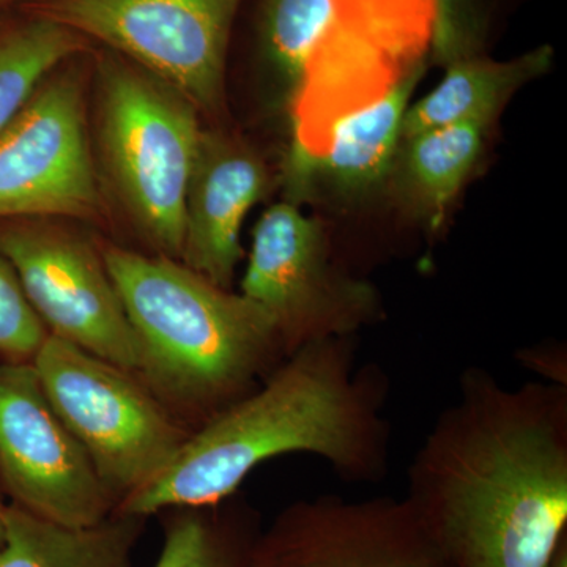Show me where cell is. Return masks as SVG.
Segmentation results:
<instances>
[{
    "instance_id": "obj_1",
    "label": "cell",
    "mask_w": 567,
    "mask_h": 567,
    "mask_svg": "<svg viewBox=\"0 0 567 567\" xmlns=\"http://www.w3.org/2000/svg\"><path fill=\"white\" fill-rule=\"evenodd\" d=\"M404 498L446 567H546L567 537V386L466 368Z\"/></svg>"
},
{
    "instance_id": "obj_2",
    "label": "cell",
    "mask_w": 567,
    "mask_h": 567,
    "mask_svg": "<svg viewBox=\"0 0 567 567\" xmlns=\"http://www.w3.org/2000/svg\"><path fill=\"white\" fill-rule=\"evenodd\" d=\"M388 394L385 371L361 363L357 336L306 346L194 431L169 468L115 513L148 520L216 505L257 466L287 454L323 458L346 483H382L391 456Z\"/></svg>"
},
{
    "instance_id": "obj_3",
    "label": "cell",
    "mask_w": 567,
    "mask_h": 567,
    "mask_svg": "<svg viewBox=\"0 0 567 567\" xmlns=\"http://www.w3.org/2000/svg\"><path fill=\"white\" fill-rule=\"evenodd\" d=\"M136 336V375L192 431L286 360L274 317L171 257L100 244Z\"/></svg>"
},
{
    "instance_id": "obj_4",
    "label": "cell",
    "mask_w": 567,
    "mask_h": 567,
    "mask_svg": "<svg viewBox=\"0 0 567 567\" xmlns=\"http://www.w3.org/2000/svg\"><path fill=\"white\" fill-rule=\"evenodd\" d=\"M96 62L100 141L112 182L153 254L182 260L186 193L204 136L197 110L115 52Z\"/></svg>"
},
{
    "instance_id": "obj_5",
    "label": "cell",
    "mask_w": 567,
    "mask_h": 567,
    "mask_svg": "<svg viewBox=\"0 0 567 567\" xmlns=\"http://www.w3.org/2000/svg\"><path fill=\"white\" fill-rule=\"evenodd\" d=\"M32 364L117 507L158 480L193 434L140 377L63 339L48 336Z\"/></svg>"
},
{
    "instance_id": "obj_6",
    "label": "cell",
    "mask_w": 567,
    "mask_h": 567,
    "mask_svg": "<svg viewBox=\"0 0 567 567\" xmlns=\"http://www.w3.org/2000/svg\"><path fill=\"white\" fill-rule=\"evenodd\" d=\"M241 0H29L25 13L100 41L166 82L197 111L221 106Z\"/></svg>"
},
{
    "instance_id": "obj_7",
    "label": "cell",
    "mask_w": 567,
    "mask_h": 567,
    "mask_svg": "<svg viewBox=\"0 0 567 567\" xmlns=\"http://www.w3.org/2000/svg\"><path fill=\"white\" fill-rule=\"evenodd\" d=\"M240 293L274 317L286 357L352 338L380 317L375 290L339 270L322 224L293 204H276L260 216Z\"/></svg>"
},
{
    "instance_id": "obj_8",
    "label": "cell",
    "mask_w": 567,
    "mask_h": 567,
    "mask_svg": "<svg viewBox=\"0 0 567 567\" xmlns=\"http://www.w3.org/2000/svg\"><path fill=\"white\" fill-rule=\"evenodd\" d=\"M104 223L85 121L84 76L66 62L44 78L0 134V221Z\"/></svg>"
},
{
    "instance_id": "obj_9",
    "label": "cell",
    "mask_w": 567,
    "mask_h": 567,
    "mask_svg": "<svg viewBox=\"0 0 567 567\" xmlns=\"http://www.w3.org/2000/svg\"><path fill=\"white\" fill-rule=\"evenodd\" d=\"M0 252L48 333L136 374V336L100 244L54 219H7Z\"/></svg>"
},
{
    "instance_id": "obj_10",
    "label": "cell",
    "mask_w": 567,
    "mask_h": 567,
    "mask_svg": "<svg viewBox=\"0 0 567 567\" xmlns=\"http://www.w3.org/2000/svg\"><path fill=\"white\" fill-rule=\"evenodd\" d=\"M0 487L11 505L66 527H92L117 509L32 363L0 361Z\"/></svg>"
},
{
    "instance_id": "obj_11",
    "label": "cell",
    "mask_w": 567,
    "mask_h": 567,
    "mask_svg": "<svg viewBox=\"0 0 567 567\" xmlns=\"http://www.w3.org/2000/svg\"><path fill=\"white\" fill-rule=\"evenodd\" d=\"M248 567H446L405 498L298 499L260 529Z\"/></svg>"
},
{
    "instance_id": "obj_12",
    "label": "cell",
    "mask_w": 567,
    "mask_h": 567,
    "mask_svg": "<svg viewBox=\"0 0 567 567\" xmlns=\"http://www.w3.org/2000/svg\"><path fill=\"white\" fill-rule=\"evenodd\" d=\"M265 188L267 173L252 152L204 133L186 193L181 262L230 289L244 257L241 227Z\"/></svg>"
},
{
    "instance_id": "obj_13",
    "label": "cell",
    "mask_w": 567,
    "mask_h": 567,
    "mask_svg": "<svg viewBox=\"0 0 567 567\" xmlns=\"http://www.w3.org/2000/svg\"><path fill=\"white\" fill-rule=\"evenodd\" d=\"M423 76L420 62L379 95L334 118L311 145L293 153L295 173L347 192L380 181L393 163L410 99Z\"/></svg>"
},
{
    "instance_id": "obj_14",
    "label": "cell",
    "mask_w": 567,
    "mask_h": 567,
    "mask_svg": "<svg viewBox=\"0 0 567 567\" xmlns=\"http://www.w3.org/2000/svg\"><path fill=\"white\" fill-rule=\"evenodd\" d=\"M145 522L114 513L92 527H66L10 503L0 567H133Z\"/></svg>"
},
{
    "instance_id": "obj_15",
    "label": "cell",
    "mask_w": 567,
    "mask_h": 567,
    "mask_svg": "<svg viewBox=\"0 0 567 567\" xmlns=\"http://www.w3.org/2000/svg\"><path fill=\"white\" fill-rule=\"evenodd\" d=\"M551 62V50L539 48L507 62L462 58L447 63L445 76L434 91L406 110L402 137L453 123L483 121L492 123L525 82L544 73Z\"/></svg>"
},
{
    "instance_id": "obj_16",
    "label": "cell",
    "mask_w": 567,
    "mask_h": 567,
    "mask_svg": "<svg viewBox=\"0 0 567 567\" xmlns=\"http://www.w3.org/2000/svg\"><path fill=\"white\" fill-rule=\"evenodd\" d=\"M162 517L163 544L153 567H248L260 517L237 494L212 506L175 507Z\"/></svg>"
},
{
    "instance_id": "obj_17",
    "label": "cell",
    "mask_w": 567,
    "mask_h": 567,
    "mask_svg": "<svg viewBox=\"0 0 567 567\" xmlns=\"http://www.w3.org/2000/svg\"><path fill=\"white\" fill-rule=\"evenodd\" d=\"M488 126V122L468 121L406 137V186L434 229L483 153Z\"/></svg>"
},
{
    "instance_id": "obj_18",
    "label": "cell",
    "mask_w": 567,
    "mask_h": 567,
    "mask_svg": "<svg viewBox=\"0 0 567 567\" xmlns=\"http://www.w3.org/2000/svg\"><path fill=\"white\" fill-rule=\"evenodd\" d=\"M91 41L37 14L0 29V134L48 74L80 58Z\"/></svg>"
},
{
    "instance_id": "obj_19",
    "label": "cell",
    "mask_w": 567,
    "mask_h": 567,
    "mask_svg": "<svg viewBox=\"0 0 567 567\" xmlns=\"http://www.w3.org/2000/svg\"><path fill=\"white\" fill-rule=\"evenodd\" d=\"M346 0H268L265 48L295 91L309 62L333 32Z\"/></svg>"
},
{
    "instance_id": "obj_20",
    "label": "cell",
    "mask_w": 567,
    "mask_h": 567,
    "mask_svg": "<svg viewBox=\"0 0 567 567\" xmlns=\"http://www.w3.org/2000/svg\"><path fill=\"white\" fill-rule=\"evenodd\" d=\"M48 336L13 265L0 252V361L32 363Z\"/></svg>"
},
{
    "instance_id": "obj_21",
    "label": "cell",
    "mask_w": 567,
    "mask_h": 567,
    "mask_svg": "<svg viewBox=\"0 0 567 567\" xmlns=\"http://www.w3.org/2000/svg\"><path fill=\"white\" fill-rule=\"evenodd\" d=\"M465 0H431V39L435 58L450 63L465 54V33L462 11Z\"/></svg>"
},
{
    "instance_id": "obj_22",
    "label": "cell",
    "mask_w": 567,
    "mask_h": 567,
    "mask_svg": "<svg viewBox=\"0 0 567 567\" xmlns=\"http://www.w3.org/2000/svg\"><path fill=\"white\" fill-rule=\"evenodd\" d=\"M520 361L525 368L533 369L536 374L543 375L548 383L567 386L566 352L532 350V352L520 353Z\"/></svg>"
},
{
    "instance_id": "obj_23",
    "label": "cell",
    "mask_w": 567,
    "mask_h": 567,
    "mask_svg": "<svg viewBox=\"0 0 567 567\" xmlns=\"http://www.w3.org/2000/svg\"><path fill=\"white\" fill-rule=\"evenodd\" d=\"M546 567H567V537Z\"/></svg>"
},
{
    "instance_id": "obj_24",
    "label": "cell",
    "mask_w": 567,
    "mask_h": 567,
    "mask_svg": "<svg viewBox=\"0 0 567 567\" xmlns=\"http://www.w3.org/2000/svg\"><path fill=\"white\" fill-rule=\"evenodd\" d=\"M3 495L6 494H3L2 487H0V548H2L3 540H6L7 509H9Z\"/></svg>"
},
{
    "instance_id": "obj_25",
    "label": "cell",
    "mask_w": 567,
    "mask_h": 567,
    "mask_svg": "<svg viewBox=\"0 0 567 567\" xmlns=\"http://www.w3.org/2000/svg\"><path fill=\"white\" fill-rule=\"evenodd\" d=\"M0 2H3V0H0Z\"/></svg>"
}]
</instances>
